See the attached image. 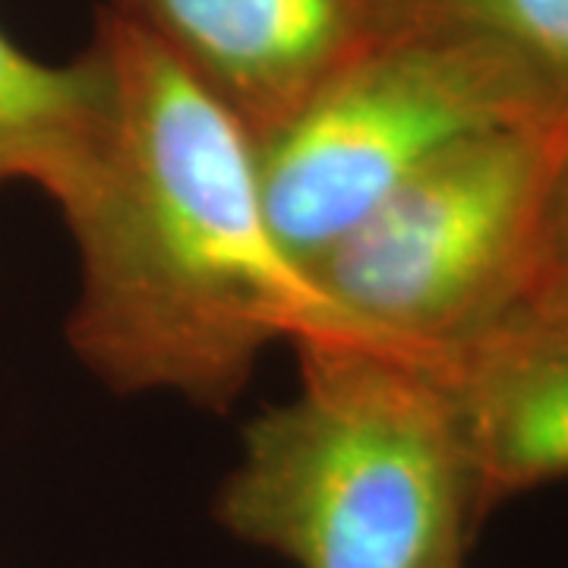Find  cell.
Instances as JSON below:
<instances>
[{
    "mask_svg": "<svg viewBox=\"0 0 568 568\" xmlns=\"http://www.w3.org/2000/svg\"><path fill=\"white\" fill-rule=\"evenodd\" d=\"M102 149L63 209L80 253L70 345L104 386L205 407L265 347L361 338L275 234L260 145L181 61L104 10Z\"/></svg>",
    "mask_w": 568,
    "mask_h": 568,
    "instance_id": "6da1fadb",
    "label": "cell"
},
{
    "mask_svg": "<svg viewBox=\"0 0 568 568\" xmlns=\"http://www.w3.org/2000/svg\"><path fill=\"white\" fill-rule=\"evenodd\" d=\"M297 354L301 388L250 424L215 518L297 568L465 566L487 511L429 373L364 338Z\"/></svg>",
    "mask_w": 568,
    "mask_h": 568,
    "instance_id": "7a4b0ae2",
    "label": "cell"
},
{
    "mask_svg": "<svg viewBox=\"0 0 568 568\" xmlns=\"http://www.w3.org/2000/svg\"><path fill=\"white\" fill-rule=\"evenodd\" d=\"M568 108L452 145L304 265L364 342L410 361L458 345L540 272Z\"/></svg>",
    "mask_w": 568,
    "mask_h": 568,
    "instance_id": "3957f363",
    "label": "cell"
},
{
    "mask_svg": "<svg viewBox=\"0 0 568 568\" xmlns=\"http://www.w3.org/2000/svg\"><path fill=\"white\" fill-rule=\"evenodd\" d=\"M566 108V85L503 41L398 22L260 145L272 227L306 265L452 145Z\"/></svg>",
    "mask_w": 568,
    "mask_h": 568,
    "instance_id": "277c9868",
    "label": "cell"
},
{
    "mask_svg": "<svg viewBox=\"0 0 568 568\" xmlns=\"http://www.w3.org/2000/svg\"><path fill=\"white\" fill-rule=\"evenodd\" d=\"M244 123L256 145L402 20V0H111Z\"/></svg>",
    "mask_w": 568,
    "mask_h": 568,
    "instance_id": "5b68a950",
    "label": "cell"
},
{
    "mask_svg": "<svg viewBox=\"0 0 568 568\" xmlns=\"http://www.w3.org/2000/svg\"><path fill=\"white\" fill-rule=\"evenodd\" d=\"M414 364L446 398L487 515L568 477V263H540L493 323Z\"/></svg>",
    "mask_w": 568,
    "mask_h": 568,
    "instance_id": "8992f818",
    "label": "cell"
},
{
    "mask_svg": "<svg viewBox=\"0 0 568 568\" xmlns=\"http://www.w3.org/2000/svg\"><path fill=\"white\" fill-rule=\"evenodd\" d=\"M108 123L102 67H51L0 32V183L26 181L67 205L89 181Z\"/></svg>",
    "mask_w": 568,
    "mask_h": 568,
    "instance_id": "52a82bcc",
    "label": "cell"
},
{
    "mask_svg": "<svg viewBox=\"0 0 568 568\" xmlns=\"http://www.w3.org/2000/svg\"><path fill=\"white\" fill-rule=\"evenodd\" d=\"M407 20L484 32L568 89V0H405L402 22Z\"/></svg>",
    "mask_w": 568,
    "mask_h": 568,
    "instance_id": "ba28073f",
    "label": "cell"
},
{
    "mask_svg": "<svg viewBox=\"0 0 568 568\" xmlns=\"http://www.w3.org/2000/svg\"><path fill=\"white\" fill-rule=\"evenodd\" d=\"M544 263H568V164L562 171L559 190H556V200H552Z\"/></svg>",
    "mask_w": 568,
    "mask_h": 568,
    "instance_id": "9c48e42d",
    "label": "cell"
},
{
    "mask_svg": "<svg viewBox=\"0 0 568 568\" xmlns=\"http://www.w3.org/2000/svg\"><path fill=\"white\" fill-rule=\"evenodd\" d=\"M452 568H465V566H452Z\"/></svg>",
    "mask_w": 568,
    "mask_h": 568,
    "instance_id": "30bf717a",
    "label": "cell"
}]
</instances>
